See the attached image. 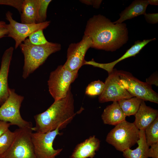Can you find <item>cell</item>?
<instances>
[{"instance_id": "1", "label": "cell", "mask_w": 158, "mask_h": 158, "mask_svg": "<svg viewBox=\"0 0 158 158\" xmlns=\"http://www.w3.org/2000/svg\"><path fill=\"white\" fill-rule=\"evenodd\" d=\"M84 34L91 39L92 48L107 51H115L126 43L128 39L125 23L114 24L101 15H94L89 19Z\"/></svg>"}, {"instance_id": "2", "label": "cell", "mask_w": 158, "mask_h": 158, "mask_svg": "<svg viewBox=\"0 0 158 158\" xmlns=\"http://www.w3.org/2000/svg\"><path fill=\"white\" fill-rule=\"evenodd\" d=\"M71 89L65 97L56 101L45 111L34 116L35 126L32 131L46 133L59 127L65 128L75 117L74 99Z\"/></svg>"}, {"instance_id": "3", "label": "cell", "mask_w": 158, "mask_h": 158, "mask_svg": "<svg viewBox=\"0 0 158 158\" xmlns=\"http://www.w3.org/2000/svg\"><path fill=\"white\" fill-rule=\"evenodd\" d=\"M24 56L22 77L27 78L41 66L51 54L60 51V44L49 42L42 45L32 44L26 38L19 46Z\"/></svg>"}, {"instance_id": "4", "label": "cell", "mask_w": 158, "mask_h": 158, "mask_svg": "<svg viewBox=\"0 0 158 158\" xmlns=\"http://www.w3.org/2000/svg\"><path fill=\"white\" fill-rule=\"evenodd\" d=\"M140 130L133 123L126 120L115 126L108 134L106 141L117 150L123 152L137 143Z\"/></svg>"}, {"instance_id": "5", "label": "cell", "mask_w": 158, "mask_h": 158, "mask_svg": "<svg viewBox=\"0 0 158 158\" xmlns=\"http://www.w3.org/2000/svg\"><path fill=\"white\" fill-rule=\"evenodd\" d=\"M32 127L16 129L15 137L10 147L0 158H37L31 140Z\"/></svg>"}, {"instance_id": "6", "label": "cell", "mask_w": 158, "mask_h": 158, "mask_svg": "<svg viewBox=\"0 0 158 158\" xmlns=\"http://www.w3.org/2000/svg\"><path fill=\"white\" fill-rule=\"evenodd\" d=\"M78 72L69 71L61 65L50 73L48 85L49 92L54 101L66 96L71 84L77 77Z\"/></svg>"}, {"instance_id": "7", "label": "cell", "mask_w": 158, "mask_h": 158, "mask_svg": "<svg viewBox=\"0 0 158 158\" xmlns=\"http://www.w3.org/2000/svg\"><path fill=\"white\" fill-rule=\"evenodd\" d=\"M24 97L16 93L13 89H10L9 96L0 107V120L16 125L19 128L32 127L31 122L22 117L20 109Z\"/></svg>"}, {"instance_id": "8", "label": "cell", "mask_w": 158, "mask_h": 158, "mask_svg": "<svg viewBox=\"0 0 158 158\" xmlns=\"http://www.w3.org/2000/svg\"><path fill=\"white\" fill-rule=\"evenodd\" d=\"M118 71L120 85L125 89L131 95L144 101L158 103V94L152 89L151 85L139 80L129 72Z\"/></svg>"}, {"instance_id": "9", "label": "cell", "mask_w": 158, "mask_h": 158, "mask_svg": "<svg viewBox=\"0 0 158 158\" xmlns=\"http://www.w3.org/2000/svg\"><path fill=\"white\" fill-rule=\"evenodd\" d=\"M59 128L46 133L32 132L31 140L37 158H56L62 151V149H55L54 141L56 137L62 133Z\"/></svg>"}, {"instance_id": "10", "label": "cell", "mask_w": 158, "mask_h": 158, "mask_svg": "<svg viewBox=\"0 0 158 158\" xmlns=\"http://www.w3.org/2000/svg\"><path fill=\"white\" fill-rule=\"evenodd\" d=\"M12 15L9 11L6 13V19L9 22L8 24H6V28L8 31L7 36L12 38L15 40V49H16L27 37L37 31L46 29L50 23V21H46L40 23H22L14 20L12 18Z\"/></svg>"}, {"instance_id": "11", "label": "cell", "mask_w": 158, "mask_h": 158, "mask_svg": "<svg viewBox=\"0 0 158 158\" xmlns=\"http://www.w3.org/2000/svg\"><path fill=\"white\" fill-rule=\"evenodd\" d=\"M108 74L104 83V90L99 96V102H118L122 99L133 97L125 89L120 85V78L118 70L113 69L112 72Z\"/></svg>"}, {"instance_id": "12", "label": "cell", "mask_w": 158, "mask_h": 158, "mask_svg": "<svg viewBox=\"0 0 158 158\" xmlns=\"http://www.w3.org/2000/svg\"><path fill=\"white\" fill-rule=\"evenodd\" d=\"M92 45L91 39L85 35L80 42L71 43L67 49V59L63 67L71 71H78L83 65L87 51Z\"/></svg>"}, {"instance_id": "13", "label": "cell", "mask_w": 158, "mask_h": 158, "mask_svg": "<svg viewBox=\"0 0 158 158\" xmlns=\"http://www.w3.org/2000/svg\"><path fill=\"white\" fill-rule=\"evenodd\" d=\"M14 48L11 47L4 51L1 59L0 68V105H2L8 98L10 88L8 84L9 67Z\"/></svg>"}, {"instance_id": "14", "label": "cell", "mask_w": 158, "mask_h": 158, "mask_svg": "<svg viewBox=\"0 0 158 158\" xmlns=\"http://www.w3.org/2000/svg\"><path fill=\"white\" fill-rule=\"evenodd\" d=\"M155 40L156 38H154L150 39L144 40L142 41H138L135 42L134 44L128 49L122 56L111 62L99 63L95 62L93 60L89 61L85 60L83 65H90L95 67L101 68L106 71L108 74L109 73L112 72L114 67L116 64L126 58L135 56L149 42Z\"/></svg>"}, {"instance_id": "15", "label": "cell", "mask_w": 158, "mask_h": 158, "mask_svg": "<svg viewBox=\"0 0 158 158\" xmlns=\"http://www.w3.org/2000/svg\"><path fill=\"white\" fill-rule=\"evenodd\" d=\"M100 145L99 140L95 135L91 136L76 146L70 158H93Z\"/></svg>"}, {"instance_id": "16", "label": "cell", "mask_w": 158, "mask_h": 158, "mask_svg": "<svg viewBox=\"0 0 158 158\" xmlns=\"http://www.w3.org/2000/svg\"><path fill=\"white\" fill-rule=\"evenodd\" d=\"M134 115V125L139 130H145L158 117V111L157 109L147 106L145 101L142 100L138 110Z\"/></svg>"}, {"instance_id": "17", "label": "cell", "mask_w": 158, "mask_h": 158, "mask_svg": "<svg viewBox=\"0 0 158 158\" xmlns=\"http://www.w3.org/2000/svg\"><path fill=\"white\" fill-rule=\"evenodd\" d=\"M148 0H136L119 14L120 18L113 22L114 24L121 23L126 20L130 19L146 13L147 8L149 5Z\"/></svg>"}, {"instance_id": "18", "label": "cell", "mask_w": 158, "mask_h": 158, "mask_svg": "<svg viewBox=\"0 0 158 158\" xmlns=\"http://www.w3.org/2000/svg\"><path fill=\"white\" fill-rule=\"evenodd\" d=\"M126 117L116 101L107 106L101 116L104 124L115 126L125 120Z\"/></svg>"}, {"instance_id": "19", "label": "cell", "mask_w": 158, "mask_h": 158, "mask_svg": "<svg viewBox=\"0 0 158 158\" xmlns=\"http://www.w3.org/2000/svg\"><path fill=\"white\" fill-rule=\"evenodd\" d=\"M38 0H24L21 6L20 20L23 24L37 23Z\"/></svg>"}, {"instance_id": "20", "label": "cell", "mask_w": 158, "mask_h": 158, "mask_svg": "<svg viewBox=\"0 0 158 158\" xmlns=\"http://www.w3.org/2000/svg\"><path fill=\"white\" fill-rule=\"evenodd\" d=\"M140 138L137 143L138 147L134 150L128 148L124 150L123 155L125 158H148L149 147L146 140L145 131L140 130Z\"/></svg>"}, {"instance_id": "21", "label": "cell", "mask_w": 158, "mask_h": 158, "mask_svg": "<svg viewBox=\"0 0 158 158\" xmlns=\"http://www.w3.org/2000/svg\"><path fill=\"white\" fill-rule=\"evenodd\" d=\"M142 100L133 97L128 99H123L118 102L123 112L126 116L135 115L139 109Z\"/></svg>"}, {"instance_id": "22", "label": "cell", "mask_w": 158, "mask_h": 158, "mask_svg": "<svg viewBox=\"0 0 158 158\" xmlns=\"http://www.w3.org/2000/svg\"><path fill=\"white\" fill-rule=\"evenodd\" d=\"M144 131L146 141L149 147L158 142V117L150 124Z\"/></svg>"}, {"instance_id": "23", "label": "cell", "mask_w": 158, "mask_h": 158, "mask_svg": "<svg viewBox=\"0 0 158 158\" xmlns=\"http://www.w3.org/2000/svg\"><path fill=\"white\" fill-rule=\"evenodd\" d=\"M15 134L9 129L0 136V154L6 151L11 146L15 138Z\"/></svg>"}, {"instance_id": "24", "label": "cell", "mask_w": 158, "mask_h": 158, "mask_svg": "<svg viewBox=\"0 0 158 158\" xmlns=\"http://www.w3.org/2000/svg\"><path fill=\"white\" fill-rule=\"evenodd\" d=\"M51 0H38L36 23H40L46 21L48 7Z\"/></svg>"}, {"instance_id": "25", "label": "cell", "mask_w": 158, "mask_h": 158, "mask_svg": "<svg viewBox=\"0 0 158 158\" xmlns=\"http://www.w3.org/2000/svg\"><path fill=\"white\" fill-rule=\"evenodd\" d=\"M104 87V83L99 80L92 82L87 87L85 94L90 96L99 95L103 92Z\"/></svg>"}, {"instance_id": "26", "label": "cell", "mask_w": 158, "mask_h": 158, "mask_svg": "<svg viewBox=\"0 0 158 158\" xmlns=\"http://www.w3.org/2000/svg\"><path fill=\"white\" fill-rule=\"evenodd\" d=\"M43 30H39L30 35L28 39L30 43L34 45H40L48 42L44 35Z\"/></svg>"}, {"instance_id": "27", "label": "cell", "mask_w": 158, "mask_h": 158, "mask_svg": "<svg viewBox=\"0 0 158 158\" xmlns=\"http://www.w3.org/2000/svg\"><path fill=\"white\" fill-rule=\"evenodd\" d=\"M23 0H0V5H5L12 6L20 13Z\"/></svg>"}, {"instance_id": "28", "label": "cell", "mask_w": 158, "mask_h": 158, "mask_svg": "<svg viewBox=\"0 0 158 158\" xmlns=\"http://www.w3.org/2000/svg\"><path fill=\"white\" fill-rule=\"evenodd\" d=\"M145 19L147 23L150 24H154L158 22V13H145L144 15Z\"/></svg>"}, {"instance_id": "29", "label": "cell", "mask_w": 158, "mask_h": 158, "mask_svg": "<svg viewBox=\"0 0 158 158\" xmlns=\"http://www.w3.org/2000/svg\"><path fill=\"white\" fill-rule=\"evenodd\" d=\"M148 152V157L158 158V142L150 146Z\"/></svg>"}, {"instance_id": "30", "label": "cell", "mask_w": 158, "mask_h": 158, "mask_svg": "<svg viewBox=\"0 0 158 158\" xmlns=\"http://www.w3.org/2000/svg\"><path fill=\"white\" fill-rule=\"evenodd\" d=\"M80 1L87 5H92L94 8H99L102 1V0H83Z\"/></svg>"}, {"instance_id": "31", "label": "cell", "mask_w": 158, "mask_h": 158, "mask_svg": "<svg viewBox=\"0 0 158 158\" xmlns=\"http://www.w3.org/2000/svg\"><path fill=\"white\" fill-rule=\"evenodd\" d=\"M149 85L151 86L154 85L157 86L158 85V78L157 75L153 74L146 80V82Z\"/></svg>"}, {"instance_id": "32", "label": "cell", "mask_w": 158, "mask_h": 158, "mask_svg": "<svg viewBox=\"0 0 158 158\" xmlns=\"http://www.w3.org/2000/svg\"><path fill=\"white\" fill-rule=\"evenodd\" d=\"M9 123L0 120V136L9 129Z\"/></svg>"}, {"instance_id": "33", "label": "cell", "mask_w": 158, "mask_h": 158, "mask_svg": "<svg viewBox=\"0 0 158 158\" xmlns=\"http://www.w3.org/2000/svg\"><path fill=\"white\" fill-rule=\"evenodd\" d=\"M8 34V31L6 28H0V39L5 36H7Z\"/></svg>"}, {"instance_id": "34", "label": "cell", "mask_w": 158, "mask_h": 158, "mask_svg": "<svg viewBox=\"0 0 158 158\" xmlns=\"http://www.w3.org/2000/svg\"><path fill=\"white\" fill-rule=\"evenodd\" d=\"M149 4L151 5H158V1L157 0H148Z\"/></svg>"}, {"instance_id": "35", "label": "cell", "mask_w": 158, "mask_h": 158, "mask_svg": "<svg viewBox=\"0 0 158 158\" xmlns=\"http://www.w3.org/2000/svg\"><path fill=\"white\" fill-rule=\"evenodd\" d=\"M6 24L4 21H0V28L5 27L6 28Z\"/></svg>"}]
</instances>
